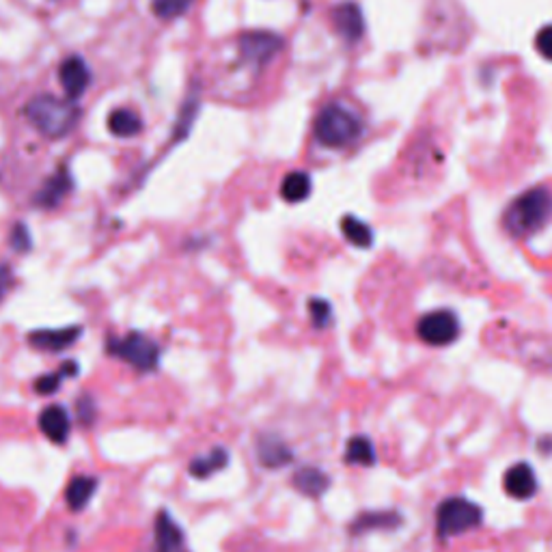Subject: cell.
Here are the masks:
<instances>
[{"instance_id": "6da1fadb", "label": "cell", "mask_w": 552, "mask_h": 552, "mask_svg": "<svg viewBox=\"0 0 552 552\" xmlns=\"http://www.w3.org/2000/svg\"><path fill=\"white\" fill-rule=\"evenodd\" d=\"M316 138L319 145L330 149H344L354 145L358 138L365 132L361 115L356 110L347 108L344 102H328L319 108L316 124Z\"/></svg>"}, {"instance_id": "7a4b0ae2", "label": "cell", "mask_w": 552, "mask_h": 552, "mask_svg": "<svg viewBox=\"0 0 552 552\" xmlns=\"http://www.w3.org/2000/svg\"><path fill=\"white\" fill-rule=\"evenodd\" d=\"M552 216V192L544 186H535L522 192L505 212V229L513 237L538 234Z\"/></svg>"}, {"instance_id": "3957f363", "label": "cell", "mask_w": 552, "mask_h": 552, "mask_svg": "<svg viewBox=\"0 0 552 552\" xmlns=\"http://www.w3.org/2000/svg\"><path fill=\"white\" fill-rule=\"evenodd\" d=\"M26 117L43 136L63 138L76 128L80 110L71 99H59L54 96H40L31 99L26 106Z\"/></svg>"}, {"instance_id": "277c9868", "label": "cell", "mask_w": 552, "mask_h": 552, "mask_svg": "<svg viewBox=\"0 0 552 552\" xmlns=\"http://www.w3.org/2000/svg\"><path fill=\"white\" fill-rule=\"evenodd\" d=\"M483 522V510L464 496H449L436 507V535L451 539L477 529Z\"/></svg>"}, {"instance_id": "5b68a950", "label": "cell", "mask_w": 552, "mask_h": 552, "mask_svg": "<svg viewBox=\"0 0 552 552\" xmlns=\"http://www.w3.org/2000/svg\"><path fill=\"white\" fill-rule=\"evenodd\" d=\"M108 352L143 373L158 369L160 363V347L141 333H130L124 339H110Z\"/></svg>"}, {"instance_id": "8992f818", "label": "cell", "mask_w": 552, "mask_h": 552, "mask_svg": "<svg viewBox=\"0 0 552 552\" xmlns=\"http://www.w3.org/2000/svg\"><path fill=\"white\" fill-rule=\"evenodd\" d=\"M417 335L423 344L443 347L454 344L460 336V319L449 308H438V311L425 313L417 324Z\"/></svg>"}, {"instance_id": "52a82bcc", "label": "cell", "mask_w": 552, "mask_h": 552, "mask_svg": "<svg viewBox=\"0 0 552 552\" xmlns=\"http://www.w3.org/2000/svg\"><path fill=\"white\" fill-rule=\"evenodd\" d=\"M505 492L516 501H531L539 490L538 474L529 462H516L503 474Z\"/></svg>"}, {"instance_id": "ba28073f", "label": "cell", "mask_w": 552, "mask_h": 552, "mask_svg": "<svg viewBox=\"0 0 552 552\" xmlns=\"http://www.w3.org/2000/svg\"><path fill=\"white\" fill-rule=\"evenodd\" d=\"M153 552H190L184 531L167 510L158 513L153 524Z\"/></svg>"}, {"instance_id": "9c48e42d", "label": "cell", "mask_w": 552, "mask_h": 552, "mask_svg": "<svg viewBox=\"0 0 552 552\" xmlns=\"http://www.w3.org/2000/svg\"><path fill=\"white\" fill-rule=\"evenodd\" d=\"M257 460L268 471H279V468L290 466L294 462V451L276 434H259L255 440Z\"/></svg>"}, {"instance_id": "30bf717a", "label": "cell", "mask_w": 552, "mask_h": 552, "mask_svg": "<svg viewBox=\"0 0 552 552\" xmlns=\"http://www.w3.org/2000/svg\"><path fill=\"white\" fill-rule=\"evenodd\" d=\"M333 24L335 31L347 43H356L365 32V18H363V11L354 3L336 5L333 9Z\"/></svg>"}, {"instance_id": "8fae6325", "label": "cell", "mask_w": 552, "mask_h": 552, "mask_svg": "<svg viewBox=\"0 0 552 552\" xmlns=\"http://www.w3.org/2000/svg\"><path fill=\"white\" fill-rule=\"evenodd\" d=\"M59 78H60V87H63L65 96H68L69 99H76L87 91V87H89L91 71L80 57H69L63 60V65H60Z\"/></svg>"}, {"instance_id": "7c38bea8", "label": "cell", "mask_w": 552, "mask_h": 552, "mask_svg": "<svg viewBox=\"0 0 552 552\" xmlns=\"http://www.w3.org/2000/svg\"><path fill=\"white\" fill-rule=\"evenodd\" d=\"M291 485L308 499H319L328 492L330 474L317 466H300L291 474Z\"/></svg>"}, {"instance_id": "4fadbf2b", "label": "cell", "mask_w": 552, "mask_h": 552, "mask_svg": "<svg viewBox=\"0 0 552 552\" xmlns=\"http://www.w3.org/2000/svg\"><path fill=\"white\" fill-rule=\"evenodd\" d=\"M82 330L78 326H68V328H57V330H35L29 335V341L32 347L43 352H60L68 350L69 345H74L78 341Z\"/></svg>"}, {"instance_id": "5bb4252c", "label": "cell", "mask_w": 552, "mask_h": 552, "mask_svg": "<svg viewBox=\"0 0 552 552\" xmlns=\"http://www.w3.org/2000/svg\"><path fill=\"white\" fill-rule=\"evenodd\" d=\"M40 429L48 440H52V443H57V445L68 443L69 429H71L68 410H65L63 406H57V404L43 408L40 414Z\"/></svg>"}, {"instance_id": "9a60e30c", "label": "cell", "mask_w": 552, "mask_h": 552, "mask_svg": "<svg viewBox=\"0 0 552 552\" xmlns=\"http://www.w3.org/2000/svg\"><path fill=\"white\" fill-rule=\"evenodd\" d=\"M404 518L400 511H363L361 516L354 518L350 524L352 535H363L367 531H393V529L401 527Z\"/></svg>"}, {"instance_id": "2e32d148", "label": "cell", "mask_w": 552, "mask_h": 552, "mask_svg": "<svg viewBox=\"0 0 552 552\" xmlns=\"http://www.w3.org/2000/svg\"><path fill=\"white\" fill-rule=\"evenodd\" d=\"M71 188H74V181H71V175L68 173V169H60L57 173L50 178L40 192L35 197V206H40L43 209L57 207L65 197L69 195Z\"/></svg>"}, {"instance_id": "e0dca14e", "label": "cell", "mask_w": 552, "mask_h": 552, "mask_svg": "<svg viewBox=\"0 0 552 552\" xmlns=\"http://www.w3.org/2000/svg\"><path fill=\"white\" fill-rule=\"evenodd\" d=\"M227 464H229V451L225 449V446H214L209 454L195 457V460L190 462V466H188V471H190L192 477L207 479L212 477V474L223 471V468H227Z\"/></svg>"}, {"instance_id": "ac0fdd59", "label": "cell", "mask_w": 552, "mask_h": 552, "mask_svg": "<svg viewBox=\"0 0 552 552\" xmlns=\"http://www.w3.org/2000/svg\"><path fill=\"white\" fill-rule=\"evenodd\" d=\"M97 490V479L96 477H85V474H78L74 477L65 490V501H68V507L71 511H82L89 501L93 499Z\"/></svg>"}, {"instance_id": "d6986e66", "label": "cell", "mask_w": 552, "mask_h": 552, "mask_svg": "<svg viewBox=\"0 0 552 552\" xmlns=\"http://www.w3.org/2000/svg\"><path fill=\"white\" fill-rule=\"evenodd\" d=\"M344 462L350 466H375L378 455H375V446L367 436H352L345 445Z\"/></svg>"}, {"instance_id": "ffe728a7", "label": "cell", "mask_w": 552, "mask_h": 552, "mask_svg": "<svg viewBox=\"0 0 552 552\" xmlns=\"http://www.w3.org/2000/svg\"><path fill=\"white\" fill-rule=\"evenodd\" d=\"M311 195V178L305 170H291L285 175L283 184H281V197L287 203H300Z\"/></svg>"}, {"instance_id": "44dd1931", "label": "cell", "mask_w": 552, "mask_h": 552, "mask_svg": "<svg viewBox=\"0 0 552 552\" xmlns=\"http://www.w3.org/2000/svg\"><path fill=\"white\" fill-rule=\"evenodd\" d=\"M108 130L119 138H130L136 136L143 130V121L136 113H132L128 108L113 110V115L108 117Z\"/></svg>"}, {"instance_id": "7402d4cb", "label": "cell", "mask_w": 552, "mask_h": 552, "mask_svg": "<svg viewBox=\"0 0 552 552\" xmlns=\"http://www.w3.org/2000/svg\"><path fill=\"white\" fill-rule=\"evenodd\" d=\"M341 227H344V234L347 240L352 242V244L358 248H367L372 246L373 242V231L367 227L363 220H358L354 216H345L344 223H341Z\"/></svg>"}, {"instance_id": "603a6c76", "label": "cell", "mask_w": 552, "mask_h": 552, "mask_svg": "<svg viewBox=\"0 0 552 552\" xmlns=\"http://www.w3.org/2000/svg\"><path fill=\"white\" fill-rule=\"evenodd\" d=\"M195 0H152V9L158 18L175 20L192 7Z\"/></svg>"}, {"instance_id": "cb8c5ba5", "label": "cell", "mask_w": 552, "mask_h": 552, "mask_svg": "<svg viewBox=\"0 0 552 552\" xmlns=\"http://www.w3.org/2000/svg\"><path fill=\"white\" fill-rule=\"evenodd\" d=\"M76 372H78V367H76V363H69V365H65V367L60 369V372H57V373L41 375V378L35 382V391H37V393H41V395L54 393V391H57L59 386H60V382H63L65 375H68V373H76Z\"/></svg>"}, {"instance_id": "d4e9b609", "label": "cell", "mask_w": 552, "mask_h": 552, "mask_svg": "<svg viewBox=\"0 0 552 552\" xmlns=\"http://www.w3.org/2000/svg\"><path fill=\"white\" fill-rule=\"evenodd\" d=\"M311 319L316 328H326L333 322V308L326 300H311Z\"/></svg>"}, {"instance_id": "484cf974", "label": "cell", "mask_w": 552, "mask_h": 552, "mask_svg": "<svg viewBox=\"0 0 552 552\" xmlns=\"http://www.w3.org/2000/svg\"><path fill=\"white\" fill-rule=\"evenodd\" d=\"M11 246L15 248V251L26 253L32 246V240L29 235V229H26V225H15L14 234H11Z\"/></svg>"}, {"instance_id": "4316f807", "label": "cell", "mask_w": 552, "mask_h": 552, "mask_svg": "<svg viewBox=\"0 0 552 552\" xmlns=\"http://www.w3.org/2000/svg\"><path fill=\"white\" fill-rule=\"evenodd\" d=\"M535 48H538V52L542 54L544 59L552 60V24L544 26V29L538 32V37H535Z\"/></svg>"}, {"instance_id": "83f0119b", "label": "cell", "mask_w": 552, "mask_h": 552, "mask_svg": "<svg viewBox=\"0 0 552 552\" xmlns=\"http://www.w3.org/2000/svg\"><path fill=\"white\" fill-rule=\"evenodd\" d=\"M78 419L82 425H91L96 419V404L89 395H82L78 400Z\"/></svg>"}, {"instance_id": "f1b7e54d", "label": "cell", "mask_w": 552, "mask_h": 552, "mask_svg": "<svg viewBox=\"0 0 552 552\" xmlns=\"http://www.w3.org/2000/svg\"><path fill=\"white\" fill-rule=\"evenodd\" d=\"M11 283H14V276H11L9 268L0 266V300L7 296V291L11 290Z\"/></svg>"}]
</instances>
